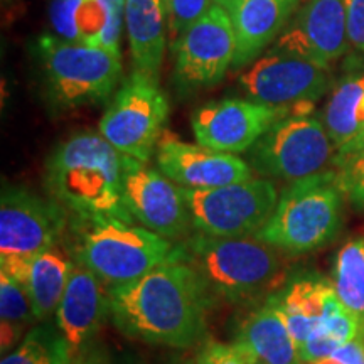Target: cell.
I'll return each instance as SVG.
<instances>
[{
    "label": "cell",
    "instance_id": "obj_14",
    "mask_svg": "<svg viewBox=\"0 0 364 364\" xmlns=\"http://www.w3.org/2000/svg\"><path fill=\"white\" fill-rule=\"evenodd\" d=\"M294 110L273 108L250 98H225L203 105L191 117L196 142L228 154L248 152L273 124Z\"/></svg>",
    "mask_w": 364,
    "mask_h": 364
},
{
    "label": "cell",
    "instance_id": "obj_6",
    "mask_svg": "<svg viewBox=\"0 0 364 364\" xmlns=\"http://www.w3.org/2000/svg\"><path fill=\"white\" fill-rule=\"evenodd\" d=\"M46 97L59 110L107 102L124 76L122 54L54 34L36 41Z\"/></svg>",
    "mask_w": 364,
    "mask_h": 364
},
{
    "label": "cell",
    "instance_id": "obj_10",
    "mask_svg": "<svg viewBox=\"0 0 364 364\" xmlns=\"http://www.w3.org/2000/svg\"><path fill=\"white\" fill-rule=\"evenodd\" d=\"M184 196L198 233L245 238L255 236L265 226L280 194L272 179L252 177L216 189H184Z\"/></svg>",
    "mask_w": 364,
    "mask_h": 364
},
{
    "label": "cell",
    "instance_id": "obj_26",
    "mask_svg": "<svg viewBox=\"0 0 364 364\" xmlns=\"http://www.w3.org/2000/svg\"><path fill=\"white\" fill-rule=\"evenodd\" d=\"M73 354L58 327L36 326L0 364H71Z\"/></svg>",
    "mask_w": 364,
    "mask_h": 364
},
{
    "label": "cell",
    "instance_id": "obj_7",
    "mask_svg": "<svg viewBox=\"0 0 364 364\" xmlns=\"http://www.w3.org/2000/svg\"><path fill=\"white\" fill-rule=\"evenodd\" d=\"M70 213L53 198L4 184L0 194V272L21 282L27 263L65 238Z\"/></svg>",
    "mask_w": 364,
    "mask_h": 364
},
{
    "label": "cell",
    "instance_id": "obj_22",
    "mask_svg": "<svg viewBox=\"0 0 364 364\" xmlns=\"http://www.w3.org/2000/svg\"><path fill=\"white\" fill-rule=\"evenodd\" d=\"M75 267L76 262L73 260L70 252L61 247V243L36 255L27 263L26 273L19 284L24 285L29 294L38 321L56 314Z\"/></svg>",
    "mask_w": 364,
    "mask_h": 364
},
{
    "label": "cell",
    "instance_id": "obj_30",
    "mask_svg": "<svg viewBox=\"0 0 364 364\" xmlns=\"http://www.w3.org/2000/svg\"><path fill=\"white\" fill-rule=\"evenodd\" d=\"M196 364H258L247 346L235 343L208 341L198 354Z\"/></svg>",
    "mask_w": 364,
    "mask_h": 364
},
{
    "label": "cell",
    "instance_id": "obj_5",
    "mask_svg": "<svg viewBox=\"0 0 364 364\" xmlns=\"http://www.w3.org/2000/svg\"><path fill=\"white\" fill-rule=\"evenodd\" d=\"M344 199L334 169L290 182L280 193L270 220L255 238L287 253H307L326 247L343 226Z\"/></svg>",
    "mask_w": 364,
    "mask_h": 364
},
{
    "label": "cell",
    "instance_id": "obj_27",
    "mask_svg": "<svg viewBox=\"0 0 364 364\" xmlns=\"http://www.w3.org/2000/svg\"><path fill=\"white\" fill-rule=\"evenodd\" d=\"M0 318H2L4 353L21 339L24 327L38 321L24 285L2 272H0Z\"/></svg>",
    "mask_w": 364,
    "mask_h": 364
},
{
    "label": "cell",
    "instance_id": "obj_24",
    "mask_svg": "<svg viewBox=\"0 0 364 364\" xmlns=\"http://www.w3.org/2000/svg\"><path fill=\"white\" fill-rule=\"evenodd\" d=\"M332 285L341 304L358 318L364 338V236H354L336 255Z\"/></svg>",
    "mask_w": 364,
    "mask_h": 364
},
{
    "label": "cell",
    "instance_id": "obj_20",
    "mask_svg": "<svg viewBox=\"0 0 364 364\" xmlns=\"http://www.w3.org/2000/svg\"><path fill=\"white\" fill-rule=\"evenodd\" d=\"M125 29L134 71L159 80L169 39L164 0H125Z\"/></svg>",
    "mask_w": 364,
    "mask_h": 364
},
{
    "label": "cell",
    "instance_id": "obj_28",
    "mask_svg": "<svg viewBox=\"0 0 364 364\" xmlns=\"http://www.w3.org/2000/svg\"><path fill=\"white\" fill-rule=\"evenodd\" d=\"M332 169L338 174L344 198L358 211L364 213V150L336 154Z\"/></svg>",
    "mask_w": 364,
    "mask_h": 364
},
{
    "label": "cell",
    "instance_id": "obj_35",
    "mask_svg": "<svg viewBox=\"0 0 364 364\" xmlns=\"http://www.w3.org/2000/svg\"><path fill=\"white\" fill-rule=\"evenodd\" d=\"M240 2H241V0H215L216 6L223 7V9H225L226 12H231V11H233V9H235L236 6H238Z\"/></svg>",
    "mask_w": 364,
    "mask_h": 364
},
{
    "label": "cell",
    "instance_id": "obj_19",
    "mask_svg": "<svg viewBox=\"0 0 364 364\" xmlns=\"http://www.w3.org/2000/svg\"><path fill=\"white\" fill-rule=\"evenodd\" d=\"M285 316L290 334L300 349L332 306L339 302L332 280L317 273H304L290 279L270 295Z\"/></svg>",
    "mask_w": 364,
    "mask_h": 364
},
{
    "label": "cell",
    "instance_id": "obj_32",
    "mask_svg": "<svg viewBox=\"0 0 364 364\" xmlns=\"http://www.w3.org/2000/svg\"><path fill=\"white\" fill-rule=\"evenodd\" d=\"M349 44L364 53V0H344Z\"/></svg>",
    "mask_w": 364,
    "mask_h": 364
},
{
    "label": "cell",
    "instance_id": "obj_2",
    "mask_svg": "<svg viewBox=\"0 0 364 364\" xmlns=\"http://www.w3.org/2000/svg\"><path fill=\"white\" fill-rule=\"evenodd\" d=\"M124 159L100 132H75L46 159V191L70 215L135 223L124 203Z\"/></svg>",
    "mask_w": 364,
    "mask_h": 364
},
{
    "label": "cell",
    "instance_id": "obj_9",
    "mask_svg": "<svg viewBox=\"0 0 364 364\" xmlns=\"http://www.w3.org/2000/svg\"><path fill=\"white\" fill-rule=\"evenodd\" d=\"M169 118V103L159 80L132 71L115 91L98 132L118 152L149 162Z\"/></svg>",
    "mask_w": 364,
    "mask_h": 364
},
{
    "label": "cell",
    "instance_id": "obj_4",
    "mask_svg": "<svg viewBox=\"0 0 364 364\" xmlns=\"http://www.w3.org/2000/svg\"><path fill=\"white\" fill-rule=\"evenodd\" d=\"M179 257L199 272L215 297L231 304H252L270 297L285 277L282 250L255 236L218 238L196 235L177 243Z\"/></svg>",
    "mask_w": 364,
    "mask_h": 364
},
{
    "label": "cell",
    "instance_id": "obj_29",
    "mask_svg": "<svg viewBox=\"0 0 364 364\" xmlns=\"http://www.w3.org/2000/svg\"><path fill=\"white\" fill-rule=\"evenodd\" d=\"M213 6H215V0H164L171 46L191 26H194L199 19H203Z\"/></svg>",
    "mask_w": 364,
    "mask_h": 364
},
{
    "label": "cell",
    "instance_id": "obj_23",
    "mask_svg": "<svg viewBox=\"0 0 364 364\" xmlns=\"http://www.w3.org/2000/svg\"><path fill=\"white\" fill-rule=\"evenodd\" d=\"M321 120L338 150L356 139L364 129V75L346 78L336 86Z\"/></svg>",
    "mask_w": 364,
    "mask_h": 364
},
{
    "label": "cell",
    "instance_id": "obj_21",
    "mask_svg": "<svg viewBox=\"0 0 364 364\" xmlns=\"http://www.w3.org/2000/svg\"><path fill=\"white\" fill-rule=\"evenodd\" d=\"M236 341L247 346L258 364H302L285 316L270 297L250 314Z\"/></svg>",
    "mask_w": 364,
    "mask_h": 364
},
{
    "label": "cell",
    "instance_id": "obj_34",
    "mask_svg": "<svg viewBox=\"0 0 364 364\" xmlns=\"http://www.w3.org/2000/svg\"><path fill=\"white\" fill-rule=\"evenodd\" d=\"M356 150H364V129L359 132L356 139L351 140L348 145H344V147H341L338 152L348 154V152H356Z\"/></svg>",
    "mask_w": 364,
    "mask_h": 364
},
{
    "label": "cell",
    "instance_id": "obj_33",
    "mask_svg": "<svg viewBox=\"0 0 364 364\" xmlns=\"http://www.w3.org/2000/svg\"><path fill=\"white\" fill-rule=\"evenodd\" d=\"M307 364H364V338L354 339L329 356Z\"/></svg>",
    "mask_w": 364,
    "mask_h": 364
},
{
    "label": "cell",
    "instance_id": "obj_25",
    "mask_svg": "<svg viewBox=\"0 0 364 364\" xmlns=\"http://www.w3.org/2000/svg\"><path fill=\"white\" fill-rule=\"evenodd\" d=\"M358 338H361V326L351 312L346 311L339 300L322 318V322L306 341V344L299 349L300 361L302 364L317 361Z\"/></svg>",
    "mask_w": 364,
    "mask_h": 364
},
{
    "label": "cell",
    "instance_id": "obj_3",
    "mask_svg": "<svg viewBox=\"0 0 364 364\" xmlns=\"http://www.w3.org/2000/svg\"><path fill=\"white\" fill-rule=\"evenodd\" d=\"M63 240L73 260L93 272L105 287L135 282L177 255L172 241L113 216L70 215Z\"/></svg>",
    "mask_w": 364,
    "mask_h": 364
},
{
    "label": "cell",
    "instance_id": "obj_15",
    "mask_svg": "<svg viewBox=\"0 0 364 364\" xmlns=\"http://www.w3.org/2000/svg\"><path fill=\"white\" fill-rule=\"evenodd\" d=\"M344 0H306L275 41L273 49L300 56L329 70L348 51Z\"/></svg>",
    "mask_w": 364,
    "mask_h": 364
},
{
    "label": "cell",
    "instance_id": "obj_16",
    "mask_svg": "<svg viewBox=\"0 0 364 364\" xmlns=\"http://www.w3.org/2000/svg\"><path fill=\"white\" fill-rule=\"evenodd\" d=\"M157 166L184 189H216L250 181L253 169L235 154L188 144L164 132L156 150Z\"/></svg>",
    "mask_w": 364,
    "mask_h": 364
},
{
    "label": "cell",
    "instance_id": "obj_11",
    "mask_svg": "<svg viewBox=\"0 0 364 364\" xmlns=\"http://www.w3.org/2000/svg\"><path fill=\"white\" fill-rule=\"evenodd\" d=\"M171 48L176 58L174 83L181 95L221 83L236 51L230 12L215 4Z\"/></svg>",
    "mask_w": 364,
    "mask_h": 364
},
{
    "label": "cell",
    "instance_id": "obj_1",
    "mask_svg": "<svg viewBox=\"0 0 364 364\" xmlns=\"http://www.w3.org/2000/svg\"><path fill=\"white\" fill-rule=\"evenodd\" d=\"M107 290L110 317L122 334L169 348H189L203 338L215 297L179 248L172 260Z\"/></svg>",
    "mask_w": 364,
    "mask_h": 364
},
{
    "label": "cell",
    "instance_id": "obj_12",
    "mask_svg": "<svg viewBox=\"0 0 364 364\" xmlns=\"http://www.w3.org/2000/svg\"><path fill=\"white\" fill-rule=\"evenodd\" d=\"M240 86L250 100L258 103L311 112L312 103L329 90V70L272 48L241 73Z\"/></svg>",
    "mask_w": 364,
    "mask_h": 364
},
{
    "label": "cell",
    "instance_id": "obj_8",
    "mask_svg": "<svg viewBox=\"0 0 364 364\" xmlns=\"http://www.w3.org/2000/svg\"><path fill=\"white\" fill-rule=\"evenodd\" d=\"M336 154L321 117L294 112L258 139L248 150V164L267 179L294 182L332 169Z\"/></svg>",
    "mask_w": 364,
    "mask_h": 364
},
{
    "label": "cell",
    "instance_id": "obj_31",
    "mask_svg": "<svg viewBox=\"0 0 364 364\" xmlns=\"http://www.w3.org/2000/svg\"><path fill=\"white\" fill-rule=\"evenodd\" d=\"M83 0H51L49 4V22H51L54 36L78 43L76 34V14Z\"/></svg>",
    "mask_w": 364,
    "mask_h": 364
},
{
    "label": "cell",
    "instance_id": "obj_18",
    "mask_svg": "<svg viewBox=\"0 0 364 364\" xmlns=\"http://www.w3.org/2000/svg\"><path fill=\"white\" fill-rule=\"evenodd\" d=\"M300 0H241L230 12L235 27L236 51L231 70L255 63L279 39L297 12Z\"/></svg>",
    "mask_w": 364,
    "mask_h": 364
},
{
    "label": "cell",
    "instance_id": "obj_13",
    "mask_svg": "<svg viewBox=\"0 0 364 364\" xmlns=\"http://www.w3.org/2000/svg\"><path fill=\"white\" fill-rule=\"evenodd\" d=\"M124 203L132 218L162 238L182 240L193 228L184 189L161 169L125 156Z\"/></svg>",
    "mask_w": 364,
    "mask_h": 364
},
{
    "label": "cell",
    "instance_id": "obj_17",
    "mask_svg": "<svg viewBox=\"0 0 364 364\" xmlns=\"http://www.w3.org/2000/svg\"><path fill=\"white\" fill-rule=\"evenodd\" d=\"M110 314L108 290L88 268L76 263L68 289L59 304L56 327L66 339L73 356L95 338L103 317Z\"/></svg>",
    "mask_w": 364,
    "mask_h": 364
}]
</instances>
